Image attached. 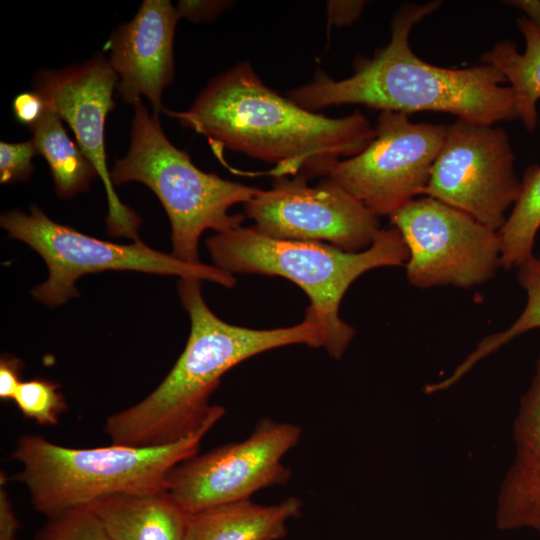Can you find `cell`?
Segmentation results:
<instances>
[{"label":"cell","mask_w":540,"mask_h":540,"mask_svg":"<svg viewBox=\"0 0 540 540\" xmlns=\"http://www.w3.org/2000/svg\"><path fill=\"white\" fill-rule=\"evenodd\" d=\"M516 24L524 38V51L520 53L513 41H500L482 54L481 62L502 72L514 91L518 119L532 133L538 124L540 101V29L524 15L517 17Z\"/></svg>","instance_id":"18"},{"label":"cell","mask_w":540,"mask_h":540,"mask_svg":"<svg viewBox=\"0 0 540 540\" xmlns=\"http://www.w3.org/2000/svg\"><path fill=\"white\" fill-rule=\"evenodd\" d=\"M117 84L118 76L109 60L98 53L80 65L39 71L34 90L68 123L78 146L102 179L108 201L109 234L137 242L140 217L118 198L106 163L104 127L115 106L113 91Z\"/></svg>","instance_id":"13"},{"label":"cell","mask_w":540,"mask_h":540,"mask_svg":"<svg viewBox=\"0 0 540 540\" xmlns=\"http://www.w3.org/2000/svg\"><path fill=\"white\" fill-rule=\"evenodd\" d=\"M441 6V1L406 3L391 22L389 43L371 58L355 62L354 73L342 80L318 75L288 93L309 111L341 104H362L381 111L449 113L457 119L493 125L518 118L513 89L496 67L488 64L445 68L419 58L411 49L412 28Z\"/></svg>","instance_id":"3"},{"label":"cell","mask_w":540,"mask_h":540,"mask_svg":"<svg viewBox=\"0 0 540 540\" xmlns=\"http://www.w3.org/2000/svg\"><path fill=\"white\" fill-rule=\"evenodd\" d=\"M31 130L37 154L47 161L57 194L69 198L86 190L98 176L97 171L70 139L59 114L47 105L45 114Z\"/></svg>","instance_id":"19"},{"label":"cell","mask_w":540,"mask_h":540,"mask_svg":"<svg viewBox=\"0 0 540 540\" xmlns=\"http://www.w3.org/2000/svg\"><path fill=\"white\" fill-rule=\"evenodd\" d=\"M519 285L526 293V304L517 319L505 330L483 338L476 348L445 379L432 384L434 392L446 390L465 376L478 362L516 337L540 328V264L534 255L517 267Z\"/></svg>","instance_id":"21"},{"label":"cell","mask_w":540,"mask_h":540,"mask_svg":"<svg viewBox=\"0 0 540 540\" xmlns=\"http://www.w3.org/2000/svg\"><path fill=\"white\" fill-rule=\"evenodd\" d=\"M163 112L213 144L275 164V177L326 175L375 137L361 112L330 118L304 109L267 87L248 62L215 77L188 110Z\"/></svg>","instance_id":"1"},{"label":"cell","mask_w":540,"mask_h":540,"mask_svg":"<svg viewBox=\"0 0 540 540\" xmlns=\"http://www.w3.org/2000/svg\"><path fill=\"white\" fill-rule=\"evenodd\" d=\"M215 266L230 273L281 276L308 296L306 314L324 330L326 351L336 359L344 354L355 330L339 317V306L350 285L363 273L406 264V244L395 228L380 229L372 245L346 252L329 243L278 239L253 227L237 226L206 241Z\"/></svg>","instance_id":"4"},{"label":"cell","mask_w":540,"mask_h":540,"mask_svg":"<svg viewBox=\"0 0 540 540\" xmlns=\"http://www.w3.org/2000/svg\"><path fill=\"white\" fill-rule=\"evenodd\" d=\"M19 523L8 498L7 492L1 484L0 488V540H16V531Z\"/></svg>","instance_id":"29"},{"label":"cell","mask_w":540,"mask_h":540,"mask_svg":"<svg viewBox=\"0 0 540 540\" xmlns=\"http://www.w3.org/2000/svg\"><path fill=\"white\" fill-rule=\"evenodd\" d=\"M362 0H331L326 4L327 17L330 25L348 26L357 21L365 6Z\"/></svg>","instance_id":"27"},{"label":"cell","mask_w":540,"mask_h":540,"mask_svg":"<svg viewBox=\"0 0 540 540\" xmlns=\"http://www.w3.org/2000/svg\"><path fill=\"white\" fill-rule=\"evenodd\" d=\"M302 506L291 496L273 505L244 500L203 509L188 514L184 540H279Z\"/></svg>","instance_id":"16"},{"label":"cell","mask_w":540,"mask_h":540,"mask_svg":"<svg viewBox=\"0 0 540 540\" xmlns=\"http://www.w3.org/2000/svg\"><path fill=\"white\" fill-rule=\"evenodd\" d=\"M515 457L500 487L496 522L502 530L540 533V354L513 421Z\"/></svg>","instance_id":"15"},{"label":"cell","mask_w":540,"mask_h":540,"mask_svg":"<svg viewBox=\"0 0 540 540\" xmlns=\"http://www.w3.org/2000/svg\"><path fill=\"white\" fill-rule=\"evenodd\" d=\"M301 434L295 424L264 418L245 440L178 464L167 476L165 492L187 514L250 500L258 490L290 480L292 471L282 458Z\"/></svg>","instance_id":"11"},{"label":"cell","mask_w":540,"mask_h":540,"mask_svg":"<svg viewBox=\"0 0 540 540\" xmlns=\"http://www.w3.org/2000/svg\"><path fill=\"white\" fill-rule=\"evenodd\" d=\"M180 18L170 1L145 0L134 18L111 35L105 49L124 102L135 106L145 96L154 115L163 111L162 93L174 76L173 42Z\"/></svg>","instance_id":"14"},{"label":"cell","mask_w":540,"mask_h":540,"mask_svg":"<svg viewBox=\"0 0 540 540\" xmlns=\"http://www.w3.org/2000/svg\"><path fill=\"white\" fill-rule=\"evenodd\" d=\"M389 218L406 244V278L415 287L471 288L501 266L498 233L435 198H415Z\"/></svg>","instance_id":"8"},{"label":"cell","mask_w":540,"mask_h":540,"mask_svg":"<svg viewBox=\"0 0 540 540\" xmlns=\"http://www.w3.org/2000/svg\"><path fill=\"white\" fill-rule=\"evenodd\" d=\"M229 1H179L176 7L180 17L200 22L214 19L229 7Z\"/></svg>","instance_id":"26"},{"label":"cell","mask_w":540,"mask_h":540,"mask_svg":"<svg viewBox=\"0 0 540 540\" xmlns=\"http://www.w3.org/2000/svg\"><path fill=\"white\" fill-rule=\"evenodd\" d=\"M259 233L278 239L327 241L346 252L369 248L380 230L378 216L345 189L325 179L310 187L306 179L276 177L244 204Z\"/></svg>","instance_id":"12"},{"label":"cell","mask_w":540,"mask_h":540,"mask_svg":"<svg viewBox=\"0 0 540 540\" xmlns=\"http://www.w3.org/2000/svg\"><path fill=\"white\" fill-rule=\"evenodd\" d=\"M48 519L36 540H112L90 507L69 510Z\"/></svg>","instance_id":"23"},{"label":"cell","mask_w":540,"mask_h":540,"mask_svg":"<svg viewBox=\"0 0 540 540\" xmlns=\"http://www.w3.org/2000/svg\"><path fill=\"white\" fill-rule=\"evenodd\" d=\"M112 540H184L188 514L165 492L116 495L89 506Z\"/></svg>","instance_id":"17"},{"label":"cell","mask_w":540,"mask_h":540,"mask_svg":"<svg viewBox=\"0 0 540 540\" xmlns=\"http://www.w3.org/2000/svg\"><path fill=\"white\" fill-rule=\"evenodd\" d=\"M540 230V165L527 167L521 189L505 223L497 232L500 262L504 269L518 267L533 256V247Z\"/></svg>","instance_id":"20"},{"label":"cell","mask_w":540,"mask_h":540,"mask_svg":"<svg viewBox=\"0 0 540 540\" xmlns=\"http://www.w3.org/2000/svg\"><path fill=\"white\" fill-rule=\"evenodd\" d=\"M375 137L355 156L339 160L325 175L375 215H391L422 196L447 125L413 123L408 114L381 111Z\"/></svg>","instance_id":"9"},{"label":"cell","mask_w":540,"mask_h":540,"mask_svg":"<svg viewBox=\"0 0 540 540\" xmlns=\"http://www.w3.org/2000/svg\"><path fill=\"white\" fill-rule=\"evenodd\" d=\"M213 426L171 444L144 448L112 444L78 449L26 434L11 453L22 465L14 480L27 487L34 508L48 518L116 495L160 493L170 471L197 454Z\"/></svg>","instance_id":"5"},{"label":"cell","mask_w":540,"mask_h":540,"mask_svg":"<svg viewBox=\"0 0 540 540\" xmlns=\"http://www.w3.org/2000/svg\"><path fill=\"white\" fill-rule=\"evenodd\" d=\"M178 293L191 322L186 346L160 385L139 403L112 414L104 431L114 445L155 447L177 442L208 424L225 409L209 398L221 377L259 353L291 344L326 346L320 323L310 315L294 326L251 329L224 322L205 303L201 280L180 278Z\"/></svg>","instance_id":"2"},{"label":"cell","mask_w":540,"mask_h":540,"mask_svg":"<svg viewBox=\"0 0 540 540\" xmlns=\"http://www.w3.org/2000/svg\"><path fill=\"white\" fill-rule=\"evenodd\" d=\"M538 261H539V264H540V255H539V257H538Z\"/></svg>","instance_id":"31"},{"label":"cell","mask_w":540,"mask_h":540,"mask_svg":"<svg viewBox=\"0 0 540 540\" xmlns=\"http://www.w3.org/2000/svg\"><path fill=\"white\" fill-rule=\"evenodd\" d=\"M0 223L12 238L25 242L44 259L49 276L32 294L48 306L60 305L76 296L75 282L82 275L106 270L176 275L212 281L227 288L236 284L233 274L215 265L186 263L141 241L127 245L103 241L56 223L35 205L29 214L19 210L2 214Z\"/></svg>","instance_id":"7"},{"label":"cell","mask_w":540,"mask_h":540,"mask_svg":"<svg viewBox=\"0 0 540 540\" xmlns=\"http://www.w3.org/2000/svg\"><path fill=\"white\" fill-rule=\"evenodd\" d=\"M47 110L44 98L37 92H23L13 101V113L20 124L34 127Z\"/></svg>","instance_id":"25"},{"label":"cell","mask_w":540,"mask_h":540,"mask_svg":"<svg viewBox=\"0 0 540 540\" xmlns=\"http://www.w3.org/2000/svg\"><path fill=\"white\" fill-rule=\"evenodd\" d=\"M22 362L20 359L3 355L0 359V398L13 400L21 384Z\"/></svg>","instance_id":"28"},{"label":"cell","mask_w":540,"mask_h":540,"mask_svg":"<svg viewBox=\"0 0 540 540\" xmlns=\"http://www.w3.org/2000/svg\"><path fill=\"white\" fill-rule=\"evenodd\" d=\"M60 385L43 378L22 381L13 401L21 414L40 425H54L67 409Z\"/></svg>","instance_id":"22"},{"label":"cell","mask_w":540,"mask_h":540,"mask_svg":"<svg viewBox=\"0 0 540 540\" xmlns=\"http://www.w3.org/2000/svg\"><path fill=\"white\" fill-rule=\"evenodd\" d=\"M520 189L506 131L456 119L447 125L422 196L457 208L498 232Z\"/></svg>","instance_id":"10"},{"label":"cell","mask_w":540,"mask_h":540,"mask_svg":"<svg viewBox=\"0 0 540 540\" xmlns=\"http://www.w3.org/2000/svg\"><path fill=\"white\" fill-rule=\"evenodd\" d=\"M37 154L31 140L20 143H0V182L26 181L33 172L32 158Z\"/></svg>","instance_id":"24"},{"label":"cell","mask_w":540,"mask_h":540,"mask_svg":"<svg viewBox=\"0 0 540 540\" xmlns=\"http://www.w3.org/2000/svg\"><path fill=\"white\" fill-rule=\"evenodd\" d=\"M134 108L130 147L126 156L115 162L111 181L116 185L137 181L148 186L168 215L172 255L186 263H201L198 242L202 233L240 226L244 215H231L229 209L247 203L260 189L200 170L185 151L168 140L156 115L150 116L142 102Z\"/></svg>","instance_id":"6"},{"label":"cell","mask_w":540,"mask_h":540,"mask_svg":"<svg viewBox=\"0 0 540 540\" xmlns=\"http://www.w3.org/2000/svg\"><path fill=\"white\" fill-rule=\"evenodd\" d=\"M503 3L524 12L525 17L540 29V1L538 0H510Z\"/></svg>","instance_id":"30"}]
</instances>
